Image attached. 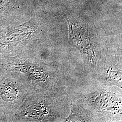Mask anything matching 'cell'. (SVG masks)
<instances>
[{
    "mask_svg": "<svg viewBox=\"0 0 122 122\" xmlns=\"http://www.w3.org/2000/svg\"><path fill=\"white\" fill-rule=\"evenodd\" d=\"M70 44L80 52L86 68L94 73L108 51L105 30L97 28L92 16L83 12L64 13Z\"/></svg>",
    "mask_w": 122,
    "mask_h": 122,
    "instance_id": "obj_1",
    "label": "cell"
},
{
    "mask_svg": "<svg viewBox=\"0 0 122 122\" xmlns=\"http://www.w3.org/2000/svg\"><path fill=\"white\" fill-rule=\"evenodd\" d=\"M95 88L89 92H73L70 95L82 104L93 122H121L122 88L100 84Z\"/></svg>",
    "mask_w": 122,
    "mask_h": 122,
    "instance_id": "obj_2",
    "label": "cell"
},
{
    "mask_svg": "<svg viewBox=\"0 0 122 122\" xmlns=\"http://www.w3.org/2000/svg\"><path fill=\"white\" fill-rule=\"evenodd\" d=\"M122 52L108 51L94 72L100 84L122 88Z\"/></svg>",
    "mask_w": 122,
    "mask_h": 122,
    "instance_id": "obj_3",
    "label": "cell"
},
{
    "mask_svg": "<svg viewBox=\"0 0 122 122\" xmlns=\"http://www.w3.org/2000/svg\"><path fill=\"white\" fill-rule=\"evenodd\" d=\"M70 112L64 122H93L91 114L77 99L71 96Z\"/></svg>",
    "mask_w": 122,
    "mask_h": 122,
    "instance_id": "obj_4",
    "label": "cell"
},
{
    "mask_svg": "<svg viewBox=\"0 0 122 122\" xmlns=\"http://www.w3.org/2000/svg\"><path fill=\"white\" fill-rule=\"evenodd\" d=\"M0 91L2 98L6 101L16 100L19 94V90L17 85L10 81H7L3 85Z\"/></svg>",
    "mask_w": 122,
    "mask_h": 122,
    "instance_id": "obj_5",
    "label": "cell"
}]
</instances>
